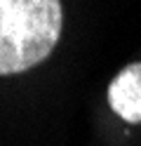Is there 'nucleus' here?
<instances>
[{
  "label": "nucleus",
  "instance_id": "2",
  "mask_svg": "<svg viewBox=\"0 0 141 146\" xmlns=\"http://www.w3.org/2000/svg\"><path fill=\"white\" fill-rule=\"evenodd\" d=\"M111 108L127 123H141V64L125 66L108 85Z\"/></svg>",
  "mask_w": 141,
  "mask_h": 146
},
{
  "label": "nucleus",
  "instance_id": "1",
  "mask_svg": "<svg viewBox=\"0 0 141 146\" xmlns=\"http://www.w3.org/2000/svg\"><path fill=\"white\" fill-rule=\"evenodd\" d=\"M59 0H0V76L45 61L61 35Z\"/></svg>",
  "mask_w": 141,
  "mask_h": 146
}]
</instances>
